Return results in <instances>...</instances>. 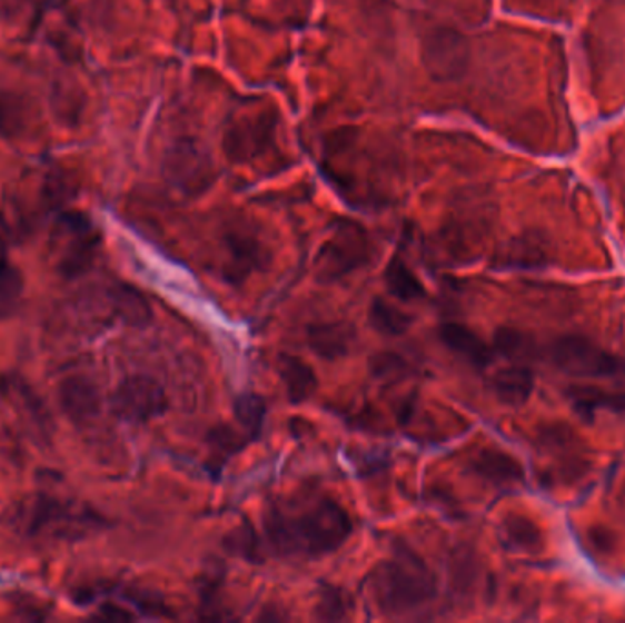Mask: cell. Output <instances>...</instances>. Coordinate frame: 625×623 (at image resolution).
I'll return each instance as SVG.
<instances>
[{
  "instance_id": "cell-1",
  "label": "cell",
  "mask_w": 625,
  "mask_h": 623,
  "mask_svg": "<svg viewBox=\"0 0 625 623\" xmlns=\"http://www.w3.org/2000/svg\"><path fill=\"white\" fill-rule=\"evenodd\" d=\"M264 526L275 551L306 557L331 554L354 531L348 512L331 497H318L302 506H271Z\"/></svg>"
},
{
  "instance_id": "cell-2",
  "label": "cell",
  "mask_w": 625,
  "mask_h": 623,
  "mask_svg": "<svg viewBox=\"0 0 625 623\" xmlns=\"http://www.w3.org/2000/svg\"><path fill=\"white\" fill-rule=\"evenodd\" d=\"M369 591L380 613L400 616L436 599L437 580L416 551L399 543L391 556L374 568Z\"/></svg>"
},
{
  "instance_id": "cell-3",
  "label": "cell",
  "mask_w": 625,
  "mask_h": 623,
  "mask_svg": "<svg viewBox=\"0 0 625 623\" xmlns=\"http://www.w3.org/2000/svg\"><path fill=\"white\" fill-rule=\"evenodd\" d=\"M101 523L103 520L92 508L44 494L22 500L10 516L17 534L41 542H76L98 531Z\"/></svg>"
},
{
  "instance_id": "cell-4",
  "label": "cell",
  "mask_w": 625,
  "mask_h": 623,
  "mask_svg": "<svg viewBox=\"0 0 625 623\" xmlns=\"http://www.w3.org/2000/svg\"><path fill=\"white\" fill-rule=\"evenodd\" d=\"M554 366L576 377H625V358L607 352L591 338L564 335L550 346Z\"/></svg>"
},
{
  "instance_id": "cell-5",
  "label": "cell",
  "mask_w": 625,
  "mask_h": 623,
  "mask_svg": "<svg viewBox=\"0 0 625 623\" xmlns=\"http://www.w3.org/2000/svg\"><path fill=\"white\" fill-rule=\"evenodd\" d=\"M56 229L53 244H56L57 271L67 278H76L92 266L101 236L82 215L62 216Z\"/></svg>"
},
{
  "instance_id": "cell-6",
  "label": "cell",
  "mask_w": 625,
  "mask_h": 623,
  "mask_svg": "<svg viewBox=\"0 0 625 623\" xmlns=\"http://www.w3.org/2000/svg\"><path fill=\"white\" fill-rule=\"evenodd\" d=\"M369 258V241L359 225L346 224L324 244L317 256L320 281L339 280L340 276L365 266Z\"/></svg>"
},
{
  "instance_id": "cell-7",
  "label": "cell",
  "mask_w": 625,
  "mask_h": 623,
  "mask_svg": "<svg viewBox=\"0 0 625 623\" xmlns=\"http://www.w3.org/2000/svg\"><path fill=\"white\" fill-rule=\"evenodd\" d=\"M169 408L165 389L147 375H132L112 395V412L127 423H149Z\"/></svg>"
},
{
  "instance_id": "cell-8",
  "label": "cell",
  "mask_w": 625,
  "mask_h": 623,
  "mask_svg": "<svg viewBox=\"0 0 625 623\" xmlns=\"http://www.w3.org/2000/svg\"><path fill=\"white\" fill-rule=\"evenodd\" d=\"M57 400L62 414L72 423L85 424L92 421L101 409V395L93 380L85 375H72L59 384Z\"/></svg>"
},
{
  "instance_id": "cell-9",
  "label": "cell",
  "mask_w": 625,
  "mask_h": 623,
  "mask_svg": "<svg viewBox=\"0 0 625 623\" xmlns=\"http://www.w3.org/2000/svg\"><path fill=\"white\" fill-rule=\"evenodd\" d=\"M439 338L446 348L465 358L474 368H487L493 363V349L476 332L463 324L448 323L439 327Z\"/></svg>"
},
{
  "instance_id": "cell-10",
  "label": "cell",
  "mask_w": 625,
  "mask_h": 623,
  "mask_svg": "<svg viewBox=\"0 0 625 623\" xmlns=\"http://www.w3.org/2000/svg\"><path fill=\"white\" fill-rule=\"evenodd\" d=\"M355 329L346 323L312 324L308 329L309 348L324 360H337L351 352Z\"/></svg>"
},
{
  "instance_id": "cell-11",
  "label": "cell",
  "mask_w": 625,
  "mask_h": 623,
  "mask_svg": "<svg viewBox=\"0 0 625 623\" xmlns=\"http://www.w3.org/2000/svg\"><path fill=\"white\" fill-rule=\"evenodd\" d=\"M472 468L494 485H516L525 475L519 461L499 448L482 449L472 461Z\"/></svg>"
},
{
  "instance_id": "cell-12",
  "label": "cell",
  "mask_w": 625,
  "mask_h": 623,
  "mask_svg": "<svg viewBox=\"0 0 625 623\" xmlns=\"http://www.w3.org/2000/svg\"><path fill=\"white\" fill-rule=\"evenodd\" d=\"M278 374L282 378L287 399L292 404H302L304 400L311 399L318 386L317 375L302 358L282 355L278 360Z\"/></svg>"
},
{
  "instance_id": "cell-13",
  "label": "cell",
  "mask_w": 625,
  "mask_h": 623,
  "mask_svg": "<svg viewBox=\"0 0 625 623\" xmlns=\"http://www.w3.org/2000/svg\"><path fill=\"white\" fill-rule=\"evenodd\" d=\"M534 378L530 369L523 366H508L494 375L493 392L497 400L508 406L525 404L533 395Z\"/></svg>"
},
{
  "instance_id": "cell-14",
  "label": "cell",
  "mask_w": 625,
  "mask_h": 623,
  "mask_svg": "<svg viewBox=\"0 0 625 623\" xmlns=\"http://www.w3.org/2000/svg\"><path fill=\"white\" fill-rule=\"evenodd\" d=\"M503 540L516 551L538 554L545 548V534L538 523L523 514H508L503 520Z\"/></svg>"
},
{
  "instance_id": "cell-15",
  "label": "cell",
  "mask_w": 625,
  "mask_h": 623,
  "mask_svg": "<svg viewBox=\"0 0 625 623\" xmlns=\"http://www.w3.org/2000/svg\"><path fill=\"white\" fill-rule=\"evenodd\" d=\"M567 395L574 408L589 419L598 409L625 412V394L618 392H607L598 386H573Z\"/></svg>"
},
{
  "instance_id": "cell-16",
  "label": "cell",
  "mask_w": 625,
  "mask_h": 623,
  "mask_svg": "<svg viewBox=\"0 0 625 623\" xmlns=\"http://www.w3.org/2000/svg\"><path fill=\"white\" fill-rule=\"evenodd\" d=\"M388 291L400 301H416L425 297V286L417 278L416 273L406 266V261L399 256H394L385 273Z\"/></svg>"
},
{
  "instance_id": "cell-17",
  "label": "cell",
  "mask_w": 625,
  "mask_h": 623,
  "mask_svg": "<svg viewBox=\"0 0 625 623\" xmlns=\"http://www.w3.org/2000/svg\"><path fill=\"white\" fill-rule=\"evenodd\" d=\"M414 318L385 298H374L369 304V326L386 337H399L410 329Z\"/></svg>"
},
{
  "instance_id": "cell-18",
  "label": "cell",
  "mask_w": 625,
  "mask_h": 623,
  "mask_svg": "<svg viewBox=\"0 0 625 623\" xmlns=\"http://www.w3.org/2000/svg\"><path fill=\"white\" fill-rule=\"evenodd\" d=\"M112 304L119 318H123L129 326L141 327L150 323L152 312L149 301L141 293L130 286H118L112 291Z\"/></svg>"
},
{
  "instance_id": "cell-19",
  "label": "cell",
  "mask_w": 625,
  "mask_h": 623,
  "mask_svg": "<svg viewBox=\"0 0 625 623\" xmlns=\"http://www.w3.org/2000/svg\"><path fill=\"white\" fill-rule=\"evenodd\" d=\"M24 278L16 266L0 253V320L11 317L21 301Z\"/></svg>"
},
{
  "instance_id": "cell-20",
  "label": "cell",
  "mask_w": 625,
  "mask_h": 623,
  "mask_svg": "<svg viewBox=\"0 0 625 623\" xmlns=\"http://www.w3.org/2000/svg\"><path fill=\"white\" fill-rule=\"evenodd\" d=\"M351 611H354V603L346 591L326 587L315 605V619L323 622H343L349 619Z\"/></svg>"
},
{
  "instance_id": "cell-21",
  "label": "cell",
  "mask_w": 625,
  "mask_h": 623,
  "mask_svg": "<svg viewBox=\"0 0 625 623\" xmlns=\"http://www.w3.org/2000/svg\"><path fill=\"white\" fill-rule=\"evenodd\" d=\"M545 260H547V253L538 240L522 238V240L514 241L508 249L505 266L533 269V267L544 266Z\"/></svg>"
},
{
  "instance_id": "cell-22",
  "label": "cell",
  "mask_w": 625,
  "mask_h": 623,
  "mask_svg": "<svg viewBox=\"0 0 625 623\" xmlns=\"http://www.w3.org/2000/svg\"><path fill=\"white\" fill-rule=\"evenodd\" d=\"M266 400L255 394H244L236 399L235 415L236 421L249 432V434H260L261 424L266 421Z\"/></svg>"
},
{
  "instance_id": "cell-23",
  "label": "cell",
  "mask_w": 625,
  "mask_h": 623,
  "mask_svg": "<svg viewBox=\"0 0 625 623\" xmlns=\"http://www.w3.org/2000/svg\"><path fill=\"white\" fill-rule=\"evenodd\" d=\"M530 349H533V343L527 333L514 329V327H499L494 335V352L510 360L525 357Z\"/></svg>"
},
{
  "instance_id": "cell-24",
  "label": "cell",
  "mask_w": 625,
  "mask_h": 623,
  "mask_svg": "<svg viewBox=\"0 0 625 623\" xmlns=\"http://www.w3.org/2000/svg\"><path fill=\"white\" fill-rule=\"evenodd\" d=\"M227 545L232 548L236 554H241L249 560H257V540H255V532L249 526H240L227 537Z\"/></svg>"
},
{
  "instance_id": "cell-25",
  "label": "cell",
  "mask_w": 625,
  "mask_h": 623,
  "mask_svg": "<svg viewBox=\"0 0 625 623\" xmlns=\"http://www.w3.org/2000/svg\"><path fill=\"white\" fill-rule=\"evenodd\" d=\"M371 372H374L375 377H399L403 372H405V363L399 355H394V353H380V355H375L371 358Z\"/></svg>"
},
{
  "instance_id": "cell-26",
  "label": "cell",
  "mask_w": 625,
  "mask_h": 623,
  "mask_svg": "<svg viewBox=\"0 0 625 623\" xmlns=\"http://www.w3.org/2000/svg\"><path fill=\"white\" fill-rule=\"evenodd\" d=\"M587 543L593 551L598 552L602 556H607L615 551L616 536L607 526L595 525L587 531Z\"/></svg>"
},
{
  "instance_id": "cell-27",
  "label": "cell",
  "mask_w": 625,
  "mask_h": 623,
  "mask_svg": "<svg viewBox=\"0 0 625 623\" xmlns=\"http://www.w3.org/2000/svg\"><path fill=\"white\" fill-rule=\"evenodd\" d=\"M539 435H542L545 445L550 446V448L571 445L574 437L573 429L564 423H547Z\"/></svg>"
},
{
  "instance_id": "cell-28",
  "label": "cell",
  "mask_w": 625,
  "mask_h": 623,
  "mask_svg": "<svg viewBox=\"0 0 625 623\" xmlns=\"http://www.w3.org/2000/svg\"><path fill=\"white\" fill-rule=\"evenodd\" d=\"M210 441L216 448L227 449V452H235V449L240 448L241 443L236 439L235 432L227 426H221V428L212 429L210 432Z\"/></svg>"
},
{
  "instance_id": "cell-29",
  "label": "cell",
  "mask_w": 625,
  "mask_h": 623,
  "mask_svg": "<svg viewBox=\"0 0 625 623\" xmlns=\"http://www.w3.org/2000/svg\"><path fill=\"white\" fill-rule=\"evenodd\" d=\"M99 619L110 620V622H129L133 616L127 609L118 607L113 603H105L103 607L99 609Z\"/></svg>"
},
{
  "instance_id": "cell-30",
  "label": "cell",
  "mask_w": 625,
  "mask_h": 623,
  "mask_svg": "<svg viewBox=\"0 0 625 623\" xmlns=\"http://www.w3.org/2000/svg\"><path fill=\"white\" fill-rule=\"evenodd\" d=\"M10 116H8V110H6V105L0 101V134L4 132L6 127L10 123Z\"/></svg>"
}]
</instances>
